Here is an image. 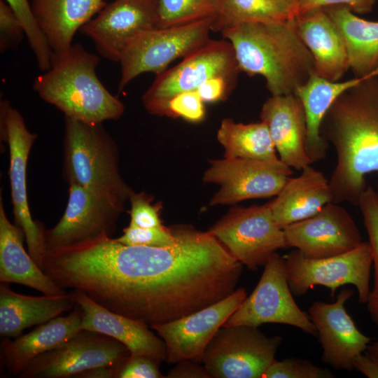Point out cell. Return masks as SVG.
Segmentation results:
<instances>
[{"label":"cell","instance_id":"1","mask_svg":"<svg viewBox=\"0 0 378 378\" xmlns=\"http://www.w3.org/2000/svg\"><path fill=\"white\" fill-rule=\"evenodd\" d=\"M162 247L117 242L106 262L108 286L122 314L151 327L213 304L237 288L242 265L207 231L173 226Z\"/></svg>","mask_w":378,"mask_h":378},{"label":"cell","instance_id":"2","mask_svg":"<svg viewBox=\"0 0 378 378\" xmlns=\"http://www.w3.org/2000/svg\"><path fill=\"white\" fill-rule=\"evenodd\" d=\"M337 163L330 178L332 202L358 206L366 176L378 172V77L365 78L341 94L321 123Z\"/></svg>","mask_w":378,"mask_h":378},{"label":"cell","instance_id":"3","mask_svg":"<svg viewBox=\"0 0 378 378\" xmlns=\"http://www.w3.org/2000/svg\"><path fill=\"white\" fill-rule=\"evenodd\" d=\"M221 34L232 46L240 71L264 77L272 95L293 94L314 72V58L294 18L241 23Z\"/></svg>","mask_w":378,"mask_h":378},{"label":"cell","instance_id":"4","mask_svg":"<svg viewBox=\"0 0 378 378\" xmlns=\"http://www.w3.org/2000/svg\"><path fill=\"white\" fill-rule=\"evenodd\" d=\"M99 62L97 55L79 43L52 52L50 69L36 78L33 88L65 117L88 124L117 120L123 114L125 106L97 78Z\"/></svg>","mask_w":378,"mask_h":378},{"label":"cell","instance_id":"5","mask_svg":"<svg viewBox=\"0 0 378 378\" xmlns=\"http://www.w3.org/2000/svg\"><path fill=\"white\" fill-rule=\"evenodd\" d=\"M64 173L74 183L111 197L123 204L133 190L118 169L115 145L100 124L65 117Z\"/></svg>","mask_w":378,"mask_h":378},{"label":"cell","instance_id":"6","mask_svg":"<svg viewBox=\"0 0 378 378\" xmlns=\"http://www.w3.org/2000/svg\"><path fill=\"white\" fill-rule=\"evenodd\" d=\"M239 72L231 43L211 39L177 65L157 74L142 96V103L150 113L167 116L168 103L176 95L197 90L215 76L237 80Z\"/></svg>","mask_w":378,"mask_h":378},{"label":"cell","instance_id":"7","mask_svg":"<svg viewBox=\"0 0 378 378\" xmlns=\"http://www.w3.org/2000/svg\"><path fill=\"white\" fill-rule=\"evenodd\" d=\"M213 19L156 28L138 36L120 57L119 91L141 74H160L176 59L184 58L206 44L211 39Z\"/></svg>","mask_w":378,"mask_h":378},{"label":"cell","instance_id":"8","mask_svg":"<svg viewBox=\"0 0 378 378\" xmlns=\"http://www.w3.org/2000/svg\"><path fill=\"white\" fill-rule=\"evenodd\" d=\"M282 342L258 327L221 326L205 348L201 363L214 378H262Z\"/></svg>","mask_w":378,"mask_h":378},{"label":"cell","instance_id":"9","mask_svg":"<svg viewBox=\"0 0 378 378\" xmlns=\"http://www.w3.org/2000/svg\"><path fill=\"white\" fill-rule=\"evenodd\" d=\"M290 289L300 297L316 286L330 290L333 298L337 290L346 284L356 287L358 302L366 303L371 292V250L368 241L356 248L335 256L308 258L295 249L284 258Z\"/></svg>","mask_w":378,"mask_h":378},{"label":"cell","instance_id":"10","mask_svg":"<svg viewBox=\"0 0 378 378\" xmlns=\"http://www.w3.org/2000/svg\"><path fill=\"white\" fill-rule=\"evenodd\" d=\"M207 232L251 270L265 266L277 250L287 247L284 230L276 222L269 203L234 207Z\"/></svg>","mask_w":378,"mask_h":378},{"label":"cell","instance_id":"11","mask_svg":"<svg viewBox=\"0 0 378 378\" xmlns=\"http://www.w3.org/2000/svg\"><path fill=\"white\" fill-rule=\"evenodd\" d=\"M251 294L227 318L223 326L259 327L264 323L291 326L316 336L308 314L296 304L290 289L284 258L274 253Z\"/></svg>","mask_w":378,"mask_h":378},{"label":"cell","instance_id":"12","mask_svg":"<svg viewBox=\"0 0 378 378\" xmlns=\"http://www.w3.org/2000/svg\"><path fill=\"white\" fill-rule=\"evenodd\" d=\"M131 354L115 339L81 330L57 347L33 359L20 378H78L100 366L119 367Z\"/></svg>","mask_w":378,"mask_h":378},{"label":"cell","instance_id":"13","mask_svg":"<svg viewBox=\"0 0 378 378\" xmlns=\"http://www.w3.org/2000/svg\"><path fill=\"white\" fill-rule=\"evenodd\" d=\"M1 134L9 146V177L15 225L24 234L28 252L41 268L46 255V229L32 219L27 192V164L37 135L27 129L20 113L1 100Z\"/></svg>","mask_w":378,"mask_h":378},{"label":"cell","instance_id":"14","mask_svg":"<svg viewBox=\"0 0 378 378\" xmlns=\"http://www.w3.org/2000/svg\"><path fill=\"white\" fill-rule=\"evenodd\" d=\"M123 203L77 184H69L66 209L57 224L45 232L46 253L103 236L111 237Z\"/></svg>","mask_w":378,"mask_h":378},{"label":"cell","instance_id":"15","mask_svg":"<svg viewBox=\"0 0 378 378\" xmlns=\"http://www.w3.org/2000/svg\"><path fill=\"white\" fill-rule=\"evenodd\" d=\"M291 174V168L279 159L224 158L210 161L203 180L219 186L209 204L216 206L276 196Z\"/></svg>","mask_w":378,"mask_h":378},{"label":"cell","instance_id":"16","mask_svg":"<svg viewBox=\"0 0 378 378\" xmlns=\"http://www.w3.org/2000/svg\"><path fill=\"white\" fill-rule=\"evenodd\" d=\"M246 297V290L239 288L225 298L192 314L151 326L164 342L167 364L183 360L201 363L211 338Z\"/></svg>","mask_w":378,"mask_h":378},{"label":"cell","instance_id":"17","mask_svg":"<svg viewBox=\"0 0 378 378\" xmlns=\"http://www.w3.org/2000/svg\"><path fill=\"white\" fill-rule=\"evenodd\" d=\"M158 0H114L85 24L80 31L100 55L120 61L127 46L140 34L158 28Z\"/></svg>","mask_w":378,"mask_h":378},{"label":"cell","instance_id":"18","mask_svg":"<svg viewBox=\"0 0 378 378\" xmlns=\"http://www.w3.org/2000/svg\"><path fill=\"white\" fill-rule=\"evenodd\" d=\"M287 246L308 258H323L349 252L363 243L360 230L340 204H326L314 215L283 229Z\"/></svg>","mask_w":378,"mask_h":378},{"label":"cell","instance_id":"19","mask_svg":"<svg viewBox=\"0 0 378 378\" xmlns=\"http://www.w3.org/2000/svg\"><path fill=\"white\" fill-rule=\"evenodd\" d=\"M354 295L343 288L333 302L316 301L308 315L322 348L321 360L337 370H354L356 358L367 350L371 339L356 327L344 304Z\"/></svg>","mask_w":378,"mask_h":378},{"label":"cell","instance_id":"20","mask_svg":"<svg viewBox=\"0 0 378 378\" xmlns=\"http://www.w3.org/2000/svg\"><path fill=\"white\" fill-rule=\"evenodd\" d=\"M260 117L281 162L298 170L312 163L306 151V115L295 94L272 95L263 104Z\"/></svg>","mask_w":378,"mask_h":378},{"label":"cell","instance_id":"21","mask_svg":"<svg viewBox=\"0 0 378 378\" xmlns=\"http://www.w3.org/2000/svg\"><path fill=\"white\" fill-rule=\"evenodd\" d=\"M73 291L83 313L81 330L115 339L127 347L132 356H146L160 363L166 360L164 341L147 325L103 307L81 291Z\"/></svg>","mask_w":378,"mask_h":378},{"label":"cell","instance_id":"22","mask_svg":"<svg viewBox=\"0 0 378 378\" xmlns=\"http://www.w3.org/2000/svg\"><path fill=\"white\" fill-rule=\"evenodd\" d=\"M298 33L314 58V72L338 81L350 69L344 38L324 8L309 10L294 18Z\"/></svg>","mask_w":378,"mask_h":378},{"label":"cell","instance_id":"23","mask_svg":"<svg viewBox=\"0 0 378 378\" xmlns=\"http://www.w3.org/2000/svg\"><path fill=\"white\" fill-rule=\"evenodd\" d=\"M82 310L76 304L65 316H57L34 330L1 344V365L9 375L18 377L39 355L53 349L81 330Z\"/></svg>","mask_w":378,"mask_h":378},{"label":"cell","instance_id":"24","mask_svg":"<svg viewBox=\"0 0 378 378\" xmlns=\"http://www.w3.org/2000/svg\"><path fill=\"white\" fill-rule=\"evenodd\" d=\"M76 305L73 290L61 295L30 296L14 292L5 283L0 286V335L8 339L68 312Z\"/></svg>","mask_w":378,"mask_h":378},{"label":"cell","instance_id":"25","mask_svg":"<svg viewBox=\"0 0 378 378\" xmlns=\"http://www.w3.org/2000/svg\"><path fill=\"white\" fill-rule=\"evenodd\" d=\"M23 232L12 224L0 198V281L16 283L47 295L67 292L58 286L36 263L23 246Z\"/></svg>","mask_w":378,"mask_h":378},{"label":"cell","instance_id":"26","mask_svg":"<svg viewBox=\"0 0 378 378\" xmlns=\"http://www.w3.org/2000/svg\"><path fill=\"white\" fill-rule=\"evenodd\" d=\"M30 4L52 52L68 49L76 31L106 5L104 0H31Z\"/></svg>","mask_w":378,"mask_h":378},{"label":"cell","instance_id":"27","mask_svg":"<svg viewBox=\"0 0 378 378\" xmlns=\"http://www.w3.org/2000/svg\"><path fill=\"white\" fill-rule=\"evenodd\" d=\"M331 202L329 181L310 164L300 176L290 177L269 204L276 222L284 229L314 215Z\"/></svg>","mask_w":378,"mask_h":378},{"label":"cell","instance_id":"28","mask_svg":"<svg viewBox=\"0 0 378 378\" xmlns=\"http://www.w3.org/2000/svg\"><path fill=\"white\" fill-rule=\"evenodd\" d=\"M365 78L355 77L345 81H332L313 72L308 80L294 92L304 109L306 151L312 163L323 160L326 155L328 143L321 135V127L328 110L341 94Z\"/></svg>","mask_w":378,"mask_h":378},{"label":"cell","instance_id":"29","mask_svg":"<svg viewBox=\"0 0 378 378\" xmlns=\"http://www.w3.org/2000/svg\"><path fill=\"white\" fill-rule=\"evenodd\" d=\"M324 9L344 38L349 66L356 77H372L378 66V22L360 18L344 6Z\"/></svg>","mask_w":378,"mask_h":378},{"label":"cell","instance_id":"30","mask_svg":"<svg viewBox=\"0 0 378 378\" xmlns=\"http://www.w3.org/2000/svg\"><path fill=\"white\" fill-rule=\"evenodd\" d=\"M217 139L224 148L225 158L279 159L269 129L262 121L244 124L225 118L217 131Z\"/></svg>","mask_w":378,"mask_h":378},{"label":"cell","instance_id":"31","mask_svg":"<svg viewBox=\"0 0 378 378\" xmlns=\"http://www.w3.org/2000/svg\"><path fill=\"white\" fill-rule=\"evenodd\" d=\"M212 31L222 32L241 23L293 18V6L285 0H218Z\"/></svg>","mask_w":378,"mask_h":378},{"label":"cell","instance_id":"32","mask_svg":"<svg viewBox=\"0 0 378 378\" xmlns=\"http://www.w3.org/2000/svg\"><path fill=\"white\" fill-rule=\"evenodd\" d=\"M218 12V0H158V28L214 18Z\"/></svg>","mask_w":378,"mask_h":378},{"label":"cell","instance_id":"33","mask_svg":"<svg viewBox=\"0 0 378 378\" xmlns=\"http://www.w3.org/2000/svg\"><path fill=\"white\" fill-rule=\"evenodd\" d=\"M20 21L37 64L43 71L50 67L52 50L41 32L29 0H5Z\"/></svg>","mask_w":378,"mask_h":378},{"label":"cell","instance_id":"34","mask_svg":"<svg viewBox=\"0 0 378 378\" xmlns=\"http://www.w3.org/2000/svg\"><path fill=\"white\" fill-rule=\"evenodd\" d=\"M358 206L360 210L374 267V283L372 291H378V195L376 190L368 186L362 194Z\"/></svg>","mask_w":378,"mask_h":378},{"label":"cell","instance_id":"35","mask_svg":"<svg viewBox=\"0 0 378 378\" xmlns=\"http://www.w3.org/2000/svg\"><path fill=\"white\" fill-rule=\"evenodd\" d=\"M327 368L319 367L309 360L287 358L276 359L265 370L262 378H333Z\"/></svg>","mask_w":378,"mask_h":378},{"label":"cell","instance_id":"36","mask_svg":"<svg viewBox=\"0 0 378 378\" xmlns=\"http://www.w3.org/2000/svg\"><path fill=\"white\" fill-rule=\"evenodd\" d=\"M116 240L130 246L162 247L175 243L176 234L173 226L142 228L129 225L123 230V234Z\"/></svg>","mask_w":378,"mask_h":378},{"label":"cell","instance_id":"37","mask_svg":"<svg viewBox=\"0 0 378 378\" xmlns=\"http://www.w3.org/2000/svg\"><path fill=\"white\" fill-rule=\"evenodd\" d=\"M152 199L144 192L131 193L129 200L131 205L130 211V225L142 228L162 227L164 225L160 218L161 205L152 204Z\"/></svg>","mask_w":378,"mask_h":378},{"label":"cell","instance_id":"38","mask_svg":"<svg viewBox=\"0 0 378 378\" xmlns=\"http://www.w3.org/2000/svg\"><path fill=\"white\" fill-rule=\"evenodd\" d=\"M205 114L204 102L197 90L180 93L174 97L167 105L168 117L199 122L204 118Z\"/></svg>","mask_w":378,"mask_h":378},{"label":"cell","instance_id":"39","mask_svg":"<svg viewBox=\"0 0 378 378\" xmlns=\"http://www.w3.org/2000/svg\"><path fill=\"white\" fill-rule=\"evenodd\" d=\"M24 30L10 6L0 0V50L3 53L20 43Z\"/></svg>","mask_w":378,"mask_h":378},{"label":"cell","instance_id":"40","mask_svg":"<svg viewBox=\"0 0 378 378\" xmlns=\"http://www.w3.org/2000/svg\"><path fill=\"white\" fill-rule=\"evenodd\" d=\"M160 362L146 356H132L118 368L116 378H162Z\"/></svg>","mask_w":378,"mask_h":378},{"label":"cell","instance_id":"41","mask_svg":"<svg viewBox=\"0 0 378 378\" xmlns=\"http://www.w3.org/2000/svg\"><path fill=\"white\" fill-rule=\"evenodd\" d=\"M377 0H297L293 7L294 18L309 10L333 6H344L354 13L365 14L370 13Z\"/></svg>","mask_w":378,"mask_h":378},{"label":"cell","instance_id":"42","mask_svg":"<svg viewBox=\"0 0 378 378\" xmlns=\"http://www.w3.org/2000/svg\"><path fill=\"white\" fill-rule=\"evenodd\" d=\"M237 80L223 76L213 77L197 90L204 102H216L226 99L235 86Z\"/></svg>","mask_w":378,"mask_h":378},{"label":"cell","instance_id":"43","mask_svg":"<svg viewBox=\"0 0 378 378\" xmlns=\"http://www.w3.org/2000/svg\"><path fill=\"white\" fill-rule=\"evenodd\" d=\"M166 377L169 378H210L204 365L192 360H183L176 363Z\"/></svg>","mask_w":378,"mask_h":378},{"label":"cell","instance_id":"44","mask_svg":"<svg viewBox=\"0 0 378 378\" xmlns=\"http://www.w3.org/2000/svg\"><path fill=\"white\" fill-rule=\"evenodd\" d=\"M354 370L368 378H378V356L369 353L360 354L355 359Z\"/></svg>","mask_w":378,"mask_h":378},{"label":"cell","instance_id":"45","mask_svg":"<svg viewBox=\"0 0 378 378\" xmlns=\"http://www.w3.org/2000/svg\"><path fill=\"white\" fill-rule=\"evenodd\" d=\"M117 366H100L80 374L78 378H116Z\"/></svg>","mask_w":378,"mask_h":378},{"label":"cell","instance_id":"46","mask_svg":"<svg viewBox=\"0 0 378 378\" xmlns=\"http://www.w3.org/2000/svg\"><path fill=\"white\" fill-rule=\"evenodd\" d=\"M366 303L371 319L378 327V291L371 290Z\"/></svg>","mask_w":378,"mask_h":378},{"label":"cell","instance_id":"47","mask_svg":"<svg viewBox=\"0 0 378 378\" xmlns=\"http://www.w3.org/2000/svg\"><path fill=\"white\" fill-rule=\"evenodd\" d=\"M367 352L378 356V340L368 345Z\"/></svg>","mask_w":378,"mask_h":378},{"label":"cell","instance_id":"48","mask_svg":"<svg viewBox=\"0 0 378 378\" xmlns=\"http://www.w3.org/2000/svg\"><path fill=\"white\" fill-rule=\"evenodd\" d=\"M371 76H372V77H373V76L378 77V66H377V67L372 71Z\"/></svg>","mask_w":378,"mask_h":378},{"label":"cell","instance_id":"49","mask_svg":"<svg viewBox=\"0 0 378 378\" xmlns=\"http://www.w3.org/2000/svg\"><path fill=\"white\" fill-rule=\"evenodd\" d=\"M285 1L294 7V5L297 0H285Z\"/></svg>","mask_w":378,"mask_h":378},{"label":"cell","instance_id":"50","mask_svg":"<svg viewBox=\"0 0 378 378\" xmlns=\"http://www.w3.org/2000/svg\"><path fill=\"white\" fill-rule=\"evenodd\" d=\"M375 190H376V192H377V193L378 195V185H377V189H375Z\"/></svg>","mask_w":378,"mask_h":378}]
</instances>
